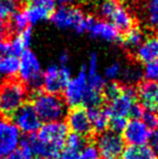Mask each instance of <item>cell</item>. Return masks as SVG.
Wrapping results in <instances>:
<instances>
[{
    "label": "cell",
    "instance_id": "obj_32",
    "mask_svg": "<svg viewBox=\"0 0 158 159\" xmlns=\"http://www.w3.org/2000/svg\"><path fill=\"white\" fill-rule=\"evenodd\" d=\"M121 89L122 87L117 82H111V84H106L103 90V98H106L107 102H111L116 96H118L119 93L121 92Z\"/></svg>",
    "mask_w": 158,
    "mask_h": 159
},
{
    "label": "cell",
    "instance_id": "obj_23",
    "mask_svg": "<svg viewBox=\"0 0 158 159\" xmlns=\"http://www.w3.org/2000/svg\"><path fill=\"white\" fill-rule=\"evenodd\" d=\"M90 121L92 125V129L97 133L105 132L110 126V114L106 108L95 107L88 109Z\"/></svg>",
    "mask_w": 158,
    "mask_h": 159
},
{
    "label": "cell",
    "instance_id": "obj_11",
    "mask_svg": "<svg viewBox=\"0 0 158 159\" xmlns=\"http://www.w3.org/2000/svg\"><path fill=\"white\" fill-rule=\"evenodd\" d=\"M13 117V124L16 126L20 132H23L25 134H33L37 133V131L41 127V120L39 116L37 115L36 111L32 104H24L22 107H20Z\"/></svg>",
    "mask_w": 158,
    "mask_h": 159
},
{
    "label": "cell",
    "instance_id": "obj_15",
    "mask_svg": "<svg viewBox=\"0 0 158 159\" xmlns=\"http://www.w3.org/2000/svg\"><path fill=\"white\" fill-rule=\"evenodd\" d=\"M138 100L145 111L158 113V84L152 81L142 82L137 90Z\"/></svg>",
    "mask_w": 158,
    "mask_h": 159
},
{
    "label": "cell",
    "instance_id": "obj_4",
    "mask_svg": "<svg viewBox=\"0 0 158 159\" xmlns=\"http://www.w3.org/2000/svg\"><path fill=\"white\" fill-rule=\"evenodd\" d=\"M137 90L132 86L122 87L121 92L113 101L108 102L107 111L110 117H121L132 119H140L143 108L138 104Z\"/></svg>",
    "mask_w": 158,
    "mask_h": 159
},
{
    "label": "cell",
    "instance_id": "obj_20",
    "mask_svg": "<svg viewBox=\"0 0 158 159\" xmlns=\"http://www.w3.org/2000/svg\"><path fill=\"white\" fill-rule=\"evenodd\" d=\"M19 64V57L10 53H0V84L16 75Z\"/></svg>",
    "mask_w": 158,
    "mask_h": 159
},
{
    "label": "cell",
    "instance_id": "obj_5",
    "mask_svg": "<svg viewBox=\"0 0 158 159\" xmlns=\"http://www.w3.org/2000/svg\"><path fill=\"white\" fill-rule=\"evenodd\" d=\"M27 89L22 82L7 80L0 84V116L8 118L25 104Z\"/></svg>",
    "mask_w": 158,
    "mask_h": 159
},
{
    "label": "cell",
    "instance_id": "obj_25",
    "mask_svg": "<svg viewBox=\"0 0 158 159\" xmlns=\"http://www.w3.org/2000/svg\"><path fill=\"white\" fill-rule=\"evenodd\" d=\"M144 39H145V35L143 30L139 27H132L126 32L122 42L126 48L134 51L144 41Z\"/></svg>",
    "mask_w": 158,
    "mask_h": 159
},
{
    "label": "cell",
    "instance_id": "obj_12",
    "mask_svg": "<svg viewBox=\"0 0 158 159\" xmlns=\"http://www.w3.org/2000/svg\"><path fill=\"white\" fill-rule=\"evenodd\" d=\"M122 133V139L129 146H146L152 136V130L141 119H130Z\"/></svg>",
    "mask_w": 158,
    "mask_h": 159
},
{
    "label": "cell",
    "instance_id": "obj_30",
    "mask_svg": "<svg viewBox=\"0 0 158 159\" xmlns=\"http://www.w3.org/2000/svg\"><path fill=\"white\" fill-rule=\"evenodd\" d=\"M122 65L119 62L115 61L112 62L111 64H108L107 66L104 69V79L105 80H114L118 79V78L121 77V73H122Z\"/></svg>",
    "mask_w": 158,
    "mask_h": 159
},
{
    "label": "cell",
    "instance_id": "obj_3",
    "mask_svg": "<svg viewBox=\"0 0 158 159\" xmlns=\"http://www.w3.org/2000/svg\"><path fill=\"white\" fill-rule=\"evenodd\" d=\"M32 106L41 121H61L67 114L66 103L61 96L47 92H37L33 98Z\"/></svg>",
    "mask_w": 158,
    "mask_h": 159
},
{
    "label": "cell",
    "instance_id": "obj_35",
    "mask_svg": "<svg viewBox=\"0 0 158 159\" xmlns=\"http://www.w3.org/2000/svg\"><path fill=\"white\" fill-rule=\"evenodd\" d=\"M127 122H128V120H127L126 118L110 117V126H108V127L111 128V131L120 134V132L124 131Z\"/></svg>",
    "mask_w": 158,
    "mask_h": 159
},
{
    "label": "cell",
    "instance_id": "obj_28",
    "mask_svg": "<svg viewBox=\"0 0 158 159\" xmlns=\"http://www.w3.org/2000/svg\"><path fill=\"white\" fill-rule=\"evenodd\" d=\"M17 11L16 0H0V23L10 19Z\"/></svg>",
    "mask_w": 158,
    "mask_h": 159
},
{
    "label": "cell",
    "instance_id": "obj_24",
    "mask_svg": "<svg viewBox=\"0 0 158 159\" xmlns=\"http://www.w3.org/2000/svg\"><path fill=\"white\" fill-rule=\"evenodd\" d=\"M124 159H157L152 148L148 146H129L122 153Z\"/></svg>",
    "mask_w": 158,
    "mask_h": 159
},
{
    "label": "cell",
    "instance_id": "obj_9",
    "mask_svg": "<svg viewBox=\"0 0 158 159\" xmlns=\"http://www.w3.org/2000/svg\"><path fill=\"white\" fill-rule=\"evenodd\" d=\"M21 132L12 120L0 116V159L14 153L21 144Z\"/></svg>",
    "mask_w": 158,
    "mask_h": 159
},
{
    "label": "cell",
    "instance_id": "obj_42",
    "mask_svg": "<svg viewBox=\"0 0 158 159\" xmlns=\"http://www.w3.org/2000/svg\"><path fill=\"white\" fill-rule=\"evenodd\" d=\"M19 1H22V2H25V1H29V0H19Z\"/></svg>",
    "mask_w": 158,
    "mask_h": 159
},
{
    "label": "cell",
    "instance_id": "obj_18",
    "mask_svg": "<svg viewBox=\"0 0 158 159\" xmlns=\"http://www.w3.org/2000/svg\"><path fill=\"white\" fill-rule=\"evenodd\" d=\"M84 139L80 135L72 133L66 139L63 149L57 156V159H79L81 149L84 147Z\"/></svg>",
    "mask_w": 158,
    "mask_h": 159
},
{
    "label": "cell",
    "instance_id": "obj_43",
    "mask_svg": "<svg viewBox=\"0 0 158 159\" xmlns=\"http://www.w3.org/2000/svg\"><path fill=\"white\" fill-rule=\"evenodd\" d=\"M37 159H41V158H37Z\"/></svg>",
    "mask_w": 158,
    "mask_h": 159
},
{
    "label": "cell",
    "instance_id": "obj_41",
    "mask_svg": "<svg viewBox=\"0 0 158 159\" xmlns=\"http://www.w3.org/2000/svg\"><path fill=\"white\" fill-rule=\"evenodd\" d=\"M87 2H97V1H101V0H84Z\"/></svg>",
    "mask_w": 158,
    "mask_h": 159
},
{
    "label": "cell",
    "instance_id": "obj_26",
    "mask_svg": "<svg viewBox=\"0 0 158 159\" xmlns=\"http://www.w3.org/2000/svg\"><path fill=\"white\" fill-rule=\"evenodd\" d=\"M121 3L120 0H101L97 6V14L105 21H108L117 7Z\"/></svg>",
    "mask_w": 158,
    "mask_h": 159
},
{
    "label": "cell",
    "instance_id": "obj_7",
    "mask_svg": "<svg viewBox=\"0 0 158 159\" xmlns=\"http://www.w3.org/2000/svg\"><path fill=\"white\" fill-rule=\"evenodd\" d=\"M72 79V70L70 66H60L59 64H51L43 70L41 87L44 92L56 94L64 91L66 84Z\"/></svg>",
    "mask_w": 158,
    "mask_h": 159
},
{
    "label": "cell",
    "instance_id": "obj_33",
    "mask_svg": "<svg viewBox=\"0 0 158 159\" xmlns=\"http://www.w3.org/2000/svg\"><path fill=\"white\" fill-rule=\"evenodd\" d=\"M140 119L150 128L151 130L152 129L155 130L158 128V113H154V111H145L144 109Z\"/></svg>",
    "mask_w": 158,
    "mask_h": 159
},
{
    "label": "cell",
    "instance_id": "obj_21",
    "mask_svg": "<svg viewBox=\"0 0 158 159\" xmlns=\"http://www.w3.org/2000/svg\"><path fill=\"white\" fill-rule=\"evenodd\" d=\"M33 34L32 30L29 27L26 28L25 30L19 33L11 41H9L8 44V53L13 54L15 57H19L25 50H27L32 42Z\"/></svg>",
    "mask_w": 158,
    "mask_h": 159
},
{
    "label": "cell",
    "instance_id": "obj_22",
    "mask_svg": "<svg viewBox=\"0 0 158 159\" xmlns=\"http://www.w3.org/2000/svg\"><path fill=\"white\" fill-rule=\"evenodd\" d=\"M52 12L53 11L49 8L34 1H29L28 6L24 10V13L28 20V23L32 25H36V24H39L48 20Z\"/></svg>",
    "mask_w": 158,
    "mask_h": 159
},
{
    "label": "cell",
    "instance_id": "obj_38",
    "mask_svg": "<svg viewBox=\"0 0 158 159\" xmlns=\"http://www.w3.org/2000/svg\"><path fill=\"white\" fill-rule=\"evenodd\" d=\"M151 148L154 152V154L156 156H158V128L155 129L152 132V136H151Z\"/></svg>",
    "mask_w": 158,
    "mask_h": 159
},
{
    "label": "cell",
    "instance_id": "obj_2",
    "mask_svg": "<svg viewBox=\"0 0 158 159\" xmlns=\"http://www.w3.org/2000/svg\"><path fill=\"white\" fill-rule=\"evenodd\" d=\"M51 23L60 30H74L77 34H82L89 30L93 17L87 15L77 7H60L50 15Z\"/></svg>",
    "mask_w": 158,
    "mask_h": 159
},
{
    "label": "cell",
    "instance_id": "obj_6",
    "mask_svg": "<svg viewBox=\"0 0 158 159\" xmlns=\"http://www.w3.org/2000/svg\"><path fill=\"white\" fill-rule=\"evenodd\" d=\"M19 74L24 86L29 87L33 90H36L41 87L42 70L41 63L38 57L33 51L25 50L19 57Z\"/></svg>",
    "mask_w": 158,
    "mask_h": 159
},
{
    "label": "cell",
    "instance_id": "obj_14",
    "mask_svg": "<svg viewBox=\"0 0 158 159\" xmlns=\"http://www.w3.org/2000/svg\"><path fill=\"white\" fill-rule=\"evenodd\" d=\"M88 32L93 38L110 42V43H116L121 39L119 30L111 22L105 20L93 19Z\"/></svg>",
    "mask_w": 158,
    "mask_h": 159
},
{
    "label": "cell",
    "instance_id": "obj_36",
    "mask_svg": "<svg viewBox=\"0 0 158 159\" xmlns=\"http://www.w3.org/2000/svg\"><path fill=\"white\" fill-rule=\"evenodd\" d=\"M3 159H33V155L24 145L20 144V147L14 153H12Z\"/></svg>",
    "mask_w": 158,
    "mask_h": 159
},
{
    "label": "cell",
    "instance_id": "obj_37",
    "mask_svg": "<svg viewBox=\"0 0 158 159\" xmlns=\"http://www.w3.org/2000/svg\"><path fill=\"white\" fill-rule=\"evenodd\" d=\"M8 28L0 23V53H8Z\"/></svg>",
    "mask_w": 158,
    "mask_h": 159
},
{
    "label": "cell",
    "instance_id": "obj_1",
    "mask_svg": "<svg viewBox=\"0 0 158 159\" xmlns=\"http://www.w3.org/2000/svg\"><path fill=\"white\" fill-rule=\"evenodd\" d=\"M68 128L64 122H46L36 134L21 141L33 156L41 159L56 158L65 145Z\"/></svg>",
    "mask_w": 158,
    "mask_h": 159
},
{
    "label": "cell",
    "instance_id": "obj_40",
    "mask_svg": "<svg viewBox=\"0 0 158 159\" xmlns=\"http://www.w3.org/2000/svg\"><path fill=\"white\" fill-rule=\"evenodd\" d=\"M54 1L60 3L61 7H70L72 3H74L75 0H54Z\"/></svg>",
    "mask_w": 158,
    "mask_h": 159
},
{
    "label": "cell",
    "instance_id": "obj_39",
    "mask_svg": "<svg viewBox=\"0 0 158 159\" xmlns=\"http://www.w3.org/2000/svg\"><path fill=\"white\" fill-rule=\"evenodd\" d=\"M70 63V54L66 51H63L59 55V65L60 66H68Z\"/></svg>",
    "mask_w": 158,
    "mask_h": 159
},
{
    "label": "cell",
    "instance_id": "obj_13",
    "mask_svg": "<svg viewBox=\"0 0 158 159\" xmlns=\"http://www.w3.org/2000/svg\"><path fill=\"white\" fill-rule=\"evenodd\" d=\"M66 126L73 133L82 138L92 133V125L89 117L88 109L84 107H74L66 114Z\"/></svg>",
    "mask_w": 158,
    "mask_h": 159
},
{
    "label": "cell",
    "instance_id": "obj_8",
    "mask_svg": "<svg viewBox=\"0 0 158 159\" xmlns=\"http://www.w3.org/2000/svg\"><path fill=\"white\" fill-rule=\"evenodd\" d=\"M88 88L86 65H84L78 71V74L68 81L64 89V101L66 105H70L73 108L82 107V103H84Z\"/></svg>",
    "mask_w": 158,
    "mask_h": 159
},
{
    "label": "cell",
    "instance_id": "obj_17",
    "mask_svg": "<svg viewBox=\"0 0 158 159\" xmlns=\"http://www.w3.org/2000/svg\"><path fill=\"white\" fill-rule=\"evenodd\" d=\"M140 16L146 27L158 33V0H143L140 6Z\"/></svg>",
    "mask_w": 158,
    "mask_h": 159
},
{
    "label": "cell",
    "instance_id": "obj_34",
    "mask_svg": "<svg viewBox=\"0 0 158 159\" xmlns=\"http://www.w3.org/2000/svg\"><path fill=\"white\" fill-rule=\"evenodd\" d=\"M79 159H101L94 144H87L81 149Z\"/></svg>",
    "mask_w": 158,
    "mask_h": 159
},
{
    "label": "cell",
    "instance_id": "obj_19",
    "mask_svg": "<svg viewBox=\"0 0 158 159\" xmlns=\"http://www.w3.org/2000/svg\"><path fill=\"white\" fill-rule=\"evenodd\" d=\"M108 22H111L119 32L120 30L127 32V30L133 27L134 16L124 4L120 3L115 10V12L112 14L111 19L108 20Z\"/></svg>",
    "mask_w": 158,
    "mask_h": 159
},
{
    "label": "cell",
    "instance_id": "obj_16",
    "mask_svg": "<svg viewBox=\"0 0 158 159\" xmlns=\"http://www.w3.org/2000/svg\"><path fill=\"white\" fill-rule=\"evenodd\" d=\"M134 57L140 63L145 65L158 61V35L145 37L144 41L134 50Z\"/></svg>",
    "mask_w": 158,
    "mask_h": 159
},
{
    "label": "cell",
    "instance_id": "obj_27",
    "mask_svg": "<svg viewBox=\"0 0 158 159\" xmlns=\"http://www.w3.org/2000/svg\"><path fill=\"white\" fill-rule=\"evenodd\" d=\"M143 77V70L138 66H127L122 68L121 78L129 84H134L141 80Z\"/></svg>",
    "mask_w": 158,
    "mask_h": 159
},
{
    "label": "cell",
    "instance_id": "obj_31",
    "mask_svg": "<svg viewBox=\"0 0 158 159\" xmlns=\"http://www.w3.org/2000/svg\"><path fill=\"white\" fill-rule=\"evenodd\" d=\"M143 77L146 78V81L158 84V61L145 65L143 69Z\"/></svg>",
    "mask_w": 158,
    "mask_h": 159
},
{
    "label": "cell",
    "instance_id": "obj_10",
    "mask_svg": "<svg viewBox=\"0 0 158 159\" xmlns=\"http://www.w3.org/2000/svg\"><path fill=\"white\" fill-rule=\"evenodd\" d=\"M94 145L101 159H119L124 151V141L122 136L113 131L100 133Z\"/></svg>",
    "mask_w": 158,
    "mask_h": 159
},
{
    "label": "cell",
    "instance_id": "obj_29",
    "mask_svg": "<svg viewBox=\"0 0 158 159\" xmlns=\"http://www.w3.org/2000/svg\"><path fill=\"white\" fill-rule=\"evenodd\" d=\"M28 20L26 17L24 11H16L14 14L11 16V28L14 32L21 33L23 30H25L26 28H28Z\"/></svg>",
    "mask_w": 158,
    "mask_h": 159
}]
</instances>
